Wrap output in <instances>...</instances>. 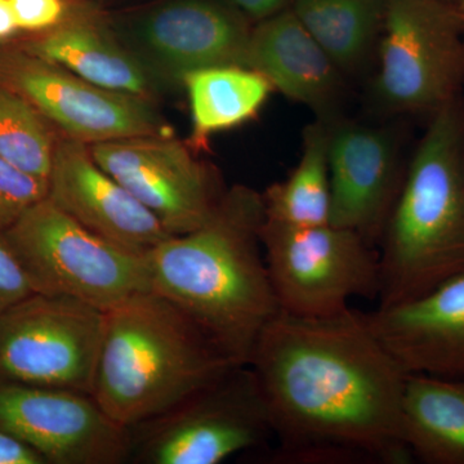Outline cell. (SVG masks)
<instances>
[{
    "label": "cell",
    "mask_w": 464,
    "mask_h": 464,
    "mask_svg": "<svg viewBox=\"0 0 464 464\" xmlns=\"http://www.w3.org/2000/svg\"><path fill=\"white\" fill-rule=\"evenodd\" d=\"M277 463L413 462L402 432L406 375L365 313L280 311L250 355Z\"/></svg>",
    "instance_id": "6da1fadb"
},
{
    "label": "cell",
    "mask_w": 464,
    "mask_h": 464,
    "mask_svg": "<svg viewBox=\"0 0 464 464\" xmlns=\"http://www.w3.org/2000/svg\"><path fill=\"white\" fill-rule=\"evenodd\" d=\"M265 219L262 194L234 186L206 224L146 255L150 290L185 311L240 365H248L280 313L262 246Z\"/></svg>",
    "instance_id": "7a4b0ae2"
},
{
    "label": "cell",
    "mask_w": 464,
    "mask_h": 464,
    "mask_svg": "<svg viewBox=\"0 0 464 464\" xmlns=\"http://www.w3.org/2000/svg\"><path fill=\"white\" fill-rule=\"evenodd\" d=\"M239 365L185 311L142 290L105 311L91 395L130 429Z\"/></svg>",
    "instance_id": "3957f363"
},
{
    "label": "cell",
    "mask_w": 464,
    "mask_h": 464,
    "mask_svg": "<svg viewBox=\"0 0 464 464\" xmlns=\"http://www.w3.org/2000/svg\"><path fill=\"white\" fill-rule=\"evenodd\" d=\"M378 246V307L464 274V94L427 121Z\"/></svg>",
    "instance_id": "277c9868"
},
{
    "label": "cell",
    "mask_w": 464,
    "mask_h": 464,
    "mask_svg": "<svg viewBox=\"0 0 464 464\" xmlns=\"http://www.w3.org/2000/svg\"><path fill=\"white\" fill-rule=\"evenodd\" d=\"M39 295L108 311L150 290L148 257L85 227L45 198L2 232Z\"/></svg>",
    "instance_id": "5b68a950"
},
{
    "label": "cell",
    "mask_w": 464,
    "mask_h": 464,
    "mask_svg": "<svg viewBox=\"0 0 464 464\" xmlns=\"http://www.w3.org/2000/svg\"><path fill=\"white\" fill-rule=\"evenodd\" d=\"M372 96L381 111L429 121L463 96L464 23L456 3L387 0Z\"/></svg>",
    "instance_id": "8992f818"
},
{
    "label": "cell",
    "mask_w": 464,
    "mask_h": 464,
    "mask_svg": "<svg viewBox=\"0 0 464 464\" xmlns=\"http://www.w3.org/2000/svg\"><path fill=\"white\" fill-rule=\"evenodd\" d=\"M261 240L283 313L334 316L350 308L351 299L380 295V255L355 231L331 224L302 227L266 218Z\"/></svg>",
    "instance_id": "52a82bcc"
},
{
    "label": "cell",
    "mask_w": 464,
    "mask_h": 464,
    "mask_svg": "<svg viewBox=\"0 0 464 464\" xmlns=\"http://www.w3.org/2000/svg\"><path fill=\"white\" fill-rule=\"evenodd\" d=\"M130 462L219 464L274 439L258 382L235 366L169 411L130 427Z\"/></svg>",
    "instance_id": "ba28073f"
},
{
    "label": "cell",
    "mask_w": 464,
    "mask_h": 464,
    "mask_svg": "<svg viewBox=\"0 0 464 464\" xmlns=\"http://www.w3.org/2000/svg\"><path fill=\"white\" fill-rule=\"evenodd\" d=\"M105 311L36 295L0 315V381L90 393Z\"/></svg>",
    "instance_id": "9c48e42d"
},
{
    "label": "cell",
    "mask_w": 464,
    "mask_h": 464,
    "mask_svg": "<svg viewBox=\"0 0 464 464\" xmlns=\"http://www.w3.org/2000/svg\"><path fill=\"white\" fill-rule=\"evenodd\" d=\"M0 85L29 101L66 137L87 145L168 136L150 100L103 90L12 42L0 43Z\"/></svg>",
    "instance_id": "30bf717a"
},
{
    "label": "cell",
    "mask_w": 464,
    "mask_h": 464,
    "mask_svg": "<svg viewBox=\"0 0 464 464\" xmlns=\"http://www.w3.org/2000/svg\"><path fill=\"white\" fill-rule=\"evenodd\" d=\"M0 431L25 442L47 464L130 462V429L79 391L0 381Z\"/></svg>",
    "instance_id": "8fae6325"
},
{
    "label": "cell",
    "mask_w": 464,
    "mask_h": 464,
    "mask_svg": "<svg viewBox=\"0 0 464 464\" xmlns=\"http://www.w3.org/2000/svg\"><path fill=\"white\" fill-rule=\"evenodd\" d=\"M88 146L97 164L148 208L169 235L188 234L206 224L225 195L215 172L168 136Z\"/></svg>",
    "instance_id": "7c38bea8"
},
{
    "label": "cell",
    "mask_w": 464,
    "mask_h": 464,
    "mask_svg": "<svg viewBox=\"0 0 464 464\" xmlns=\"http://www.w3.org/2000/svg\"><path fill=\"white\" fill-rule=\"evenodd\" d=\"M400 148L401 137L391 127L341 119L329 123V224L378 246L408 166Z\"/></svg>",
    "instance_id": "4fadbf2b"
},
{
    "label": "cell",
    "mask_w": 464,
    "mask_h": 464,
    "mask_svg": "<svg viewBox=\"0 0 464 464\" xmlns=\"http://www.w3.org/2000/svg\"><path fill=\"white\" fill-rule=\"evenodd\" d=\"M249 23L226 0H166L140 14L134 39L146 66L181 81L207 67L246 66Z\"/></svg>",
    "instance_id": "5bb4252c"
},
{
    "label": "cell",
    "mask_w": 464,
    "mask_h": 464,
    "mask_svg": "<svg viewBox=\"0 0 464 464\" xmlns=\"http://www.w3.org/2000/svg\"><path fill=\"white\" fill-rule=\"evenodd\" d=\"M48 198L85 227L139 255H148L173 237L97 164L87 143L69 137L58 140L48 176Z\"/></svg>",
    "instance_id": "9a60e30c"
},
{
    "label": "cell",
    "mask_w": 464,
    "mask_h": 464,
    "mask_svg": "<svg viewBox=\"0 0 464 464\" xmlns=\"http://www.w3.org/2000/svg\"><path fill=\"white\" fill-rule=\"evenodd\" d=\"M366 316L405 373L464 378V274Z\"/></svg>",
    "instance_id": "2e32d148"
},
{
    "label": "cell",
    "mask_w": 464,
    "mask_h": 464,
    "mask_svg": "<svg viewBox=\"0 0 464 464\" xmlns=\"http://www.w3.org/2000/svg\"><path fill=\"white\" fill-rule=\"evenodd\" d=\"M246 67L264 75L284 96L314 110L322 121L340 119L344 74L292 8L253 26Z\"/></svg>",
    "instance_id": "e0dca14e"
},
{
    "label": "cell",
    "mask_w": 464,
    "mask_h": 464,
    "mask_svg": "<svg viewBox=\"0 0 464 464\" xmlns=\"http://www.w3.org/2000/svg\"><path fill=\"white\" fill-rule=\"evenodd\" d=\"M11 42L103 90L146 100L154 93L151 70L115 41L92 2L72 5L65 21L50 32Z\"/></svg>",
    "instance_id": "ac0fdd59"
},
{
    "label": "cell",
    "mask_w": 464,
    "mask_h": 464,
    "mask_svg": "<svg viewBox=\"0 0 464 464\" xmlns=\"http://www.w3.org/2000/svg\"><path fill=\"white\" fill-rule=\"evenodd\" d=\"M401 420L414 460L464 464V378L406 375Z\"/></svg>",
    "instance_id": "d6986e66"
},
{
    "label": "cell",
    "mask_w": 464,
    "mask_h": 464,
    "mask_svg": "<svg viewBox=\"0 0 464 464\" xmlns=\"http://www.w3.org/2000/svg\"><path fill=\"white\" fill-rule=\"evenodd\" d=\"M181 82L190 101L192 140L200 145L255 118L274 90L264 75L237 65L195 70Z\"/></svg>",
    "instance_id": "ffe728a7"
},
{
    "label": "cell",
    "mask_w": 464,
    "mask_h": 464,
    "mask_svg": "<svg viewBox=\"0 0 464 464\" xmlns=\"http://www.w3.org/2000/svg\"><path fill=\"white\" fill-rule=\"evenodd\" d=\"M387 0H295L292 11L344 75L378 50Z\"/></svg>",
    "instance_id": "44dd1931"
},
{
    "label": "cell",
    "mask_w": 464,
    "mask_h": 464,
    "mask_svg": "<svg viewBox=\"0 0 464 464\" xmlns=\"http://www.w3.org/2000/svg\"><path fill=\"white\" fill-rule=\"evenodd\" d=\"M329 123L317 119L304 133L301 159L288 179L262 194L266 218L289 226H320L331 219Z\"/></svg>",
    "instance_id": "7402d4cb"
},
{
    "label": "cell",
    "mask_w": 464,
    "mask_h": 464,
    "mask_svg": "<svg viewBox=\"0 0 464 464\" xmlns=\"http://www.w3.org/2000/svg\"><path fill=\"white\" fill-rule=\"evenodd\" d=\"M51 125L29 101L0 85V157L48 179L60 140Z\"/></svg>",
    "instance_id": "603a6c76"
},
{
    "label": "cell",
    "mask_w": 464,
    "mask_h": 464,
    "mask_svg": "<svg viewBox=\"0 0 464 464\" xmlns=\"http://www.w3.org/2000/svg\"><path fill=\"white\" fill-rule=\"evenodd\" d=\"M48 198V179L20 169L0 157V232Z\"/></svg>",
    "instance_id": "cb8c5ba5"
},
{
    "label": "cell",
    "mask_w": 464,
    "mask_h": 464,
    "mask_svg": "<svg viewBox=\"0 0 464 464\" xmlns=\"http://www.w3.org/2000/svg\"><path fill=\"white\" fill-rule=\"evenodd\" d=\"M20 35L50 32L65 21L72 3L70 0H9Z\"/></svg>",
    "instance_id": "d4e9b609"
},
{
    "label": "cell",
    "mask_w": 464,
    "mask_h": 464,
    "mask_svg": "<svg viewBox=\"0 0 464 464\" xmlns=\"http://www.w3.org/2000/svg\"><path fill=\"white\" fill-rule=\"evenodd\" d=\"M34 295L25 268L0 232V315Z\"/></svg>",
    "instance_id": "484cf974"
},
{
    "label": "cell",
    "mask_w": 464,
    "mask_h": 464,
    "mask_svg": "<svg viewBox=\"0 0 464 464\" xmlns=\"http://www.w3.org/2000/svg\"><path fill=\"white\" fill-rule=\"evenodd\" d=\"M0 464H47L44 458L32 447L14 438L11 433L0 431Z\"/></svg>",
    "instance_id": "4316f807"
},
{
    "label": "cell",
    "mask_w": 464,
    "mask_h": 464,
    "mask_svg": "<svg viewBox=\"0 0 464 464\" xmlns=\"http://www.w3.org/2000/svg\"><path fill=\"white\" fill-rule=\"evenodd\" d=\"M250 23H261L292 8L295 0H226Z\"/></svg>",
    "instance_id": "83f0119b"
},
{
    "label": "cell",
    "mask_w": 464,
    "mask_h": 464,
    "mask_svg": "<svg viewBox=\"0 0 464 464\" xmlns=\"http://www.w3.org/2000/svg\"><path fill=\"white\" fill-rule=\"evenodd\" d=\"M20 35L16 17L9 0H0V43L11 42Z\"/></svg>",
    "instance_id": "f1b7e54d"
},
{
    "label": "cell",
    "mask_w": 464,
    "mask_h": 464,
    "mask_svg": "<svg viewBox=\"0 0 464 464\" xmlns=\"http://www.w3.org/2000/svg\"><path fill=\"white\" fill-rule=\"evenodd\" d=\"M458 8H459L460 14H462L463 23H464V0H459L458 2Z\"/></svg>",
    "instance_id": "f546056e"
},
{
    "label": "cell",
    "mask_w": 464,
    "mask_h": 464,
    "mask_svg": "<svg viewBox=\"0 0 464 464\" xmlns=\"http://www.w3.org/2000/svg\"><path fill=\"white\" fill-rule=\"evenodd\" d=\"M70 2H72V5H75V3L92 2V0H70Z\"/></svg>",
    "instance_id": "4dcf8cb0"
},
{
    "label": "cell",
    "mask_w": 464,
    "mask_h": 464,
    "mask_svg": "<svg viewBox=\"0 0 464 464\" xmlns=\"http://www.w3.org/2000/svg\"><path fill=\"white\" fill-rule=\"evenodd\" d=\"M444 2L456 3V5H458V2H459V0H444Z\"/></svg>",
    "instance_id": "1f68e13d"
}]
</instances>
